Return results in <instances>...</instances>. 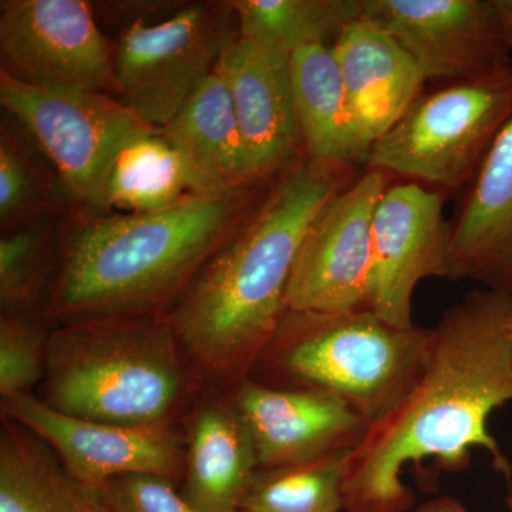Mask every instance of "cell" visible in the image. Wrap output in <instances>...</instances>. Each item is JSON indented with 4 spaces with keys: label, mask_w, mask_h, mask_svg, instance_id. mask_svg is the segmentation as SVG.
Listing matches in <instances>:
<instances>
[{
    "label": "cell",
    "mask_w": 512,
    "mask_h": 512,
    "mask_svg": "<svg viewBox=\"0 0 512 512\" xmlns=\"http://www.w3.org/2000/svg\"><path fill=\"white\" fill-rule=\"evenodd\" d=\"M353 167L301 161L271 181L168 318L198 375L241 384L274 339L309 225L355 181Z\"/></svg>",
    "instance_id": "3"
},
{
    "label": "cell",
    "mask_w": 512,
    "mask_h": 512,
    "mask_svg": "<svg viewBox=\"0 0 512 512\" xmlns=\"http://www.w3.org/2000/svg\"><path fill=\"white\" fill-rule=\"evenodd\" d=\"M359 19L397 40L426 80L467 82L512 69L495 0H360Z\"/></svg>",
    "instance_id": "11"
},
{
    "label": "cell",
    "mask_w": 512,
    "mask_h": 512,
    "mask_svg": "<svg viewBox=\"0 0 512 512\" xmlns=\"http://www.w3.org/2000/svg\"><path fill=\"white\" fill-rule=\"evenodd\" d=\"M269 184L197 192L163 210L73 217L62 227L43 318L57 326L170 315Z\"/></svg>",
    "instance_id": "2"
},
{
    "label": "cell",
    "mask_w": 512,
    "mask_h": 512,
    "mask_svg": "<svg viewBox=\"0 0 512 512\" xmlns=\"http://www.w3.org/2000/svg\"><path fill=\"white\" fill-rule=\"evenodd\" d=\"M511 333L512 293L477 289L443 313L412 386L346 457V512L409 510L404 467L433 460L458 473L474 448L511 483L510 460L488 427L512 402Z\"/></svg>",
    "instance_id": "1"
},
{
    "label": "cell",
    "mask_w": 512,
    "mask_h": 512,
    "mask_svg": "<svg viewBox=\"0 0 512 512\" xmlns=\"http://www.w3.org/2000/svg\"><path fill=\"white\" fill-rule=\"evenodd\" d=\"M495 6H497L498 16H500L501 26H503L505 42H507L512 57V0H495Z\"/></svg>",
    "instance_id": "30"
},
{
    "label": "cell",
    "mask_w": 512,
    "mask_h": 512,
    "mask_svg": "<svg viewBox=\"0 0 512 512\" xmlns=\"http://www.w3.org/2000/svg\"><path fill=\"white\" fill-rule=\"evenodd\" d=\"M74 205L56 168L9 116L0 121V227L63 218Z\"/></svg>",
    "instance_id": "23"
},
{
    "label": "cell",
    "mask_w": 512,
    "mask_h": 512,
    "mask_svg": "<svg viewBox=\"0 0 512 512\" xmlns=\"http://www.w3.org/2000/svg\"><path fill=\"white\" fill-rule=\"evenodd\" d=\"M511 372H512V333H511Z\"/></svg>",
    "instance_id": "31"
},
{
    "label": "cell",
    "mask_w": 512,
    "mask_h": 512,
    "mask_svg": "<svg viewBox=\"0 0 512 512\" xmlns=\"http://www.w3.org/2000/svg\"><path fill=\"white\" fill-rule=\"evenodd\" d=\"M5 419L32 431L80 483L99 488L113 478L184 474L183 440L173 426L138 427L69 416L30 394L2 399Z\"/></svg>",
    "instance_id": "12"
},
{
    "label": "cell",
    "mask_w": 512,
    "mask_h": 512,
    "mask_svg": "<svg viewBox=\"0 0 512 512\" xmlns=\"http://www.w3.org/2000/svg\"><path fill=\"white\" fill-rule=\"evenodd\" d=\"M291 74L305 157L336 167L367 164L372 147L353 117L333 47L296 50L291 55Z\"/></svg>",
    "instance_id": "19"
},
{
    "label": "cell",
    "mask_w": 512,
    "mask_h": 512,
    "mask_svg": "<svg viewBox=\"0 0 512 512\" xmlns=\"http://www.w3.org/2000/svg\"><path fill=\"white\" fill-rule=\"evenodd\" d=\"M512 120V69L421 94L370 150V168L456 190L473 181Z\"/></svg>",
    "instance_id": "6"
},
{
    "label": "cell",
    "mask_w": 512,
    "mask_h": 512,
    "mask_svg": "<svg viewBox=\"0 0 512 512\" xmlns=\"http://www.w3.org/2000/svg\"><path fill=\"white\" fill-rule=\"evenodd\" d=\"M258 470L254 441L234 402L208 403L194 413L183 494L195 510L238 511Z\"/></svg>",
    "instance_id": "18"
},
{
    "label": "cell",
    "mask_w": 512,
    "mask_h": 512,
    "mask_svg": "<svg viewBox=\"0 0 512 512\" xmlns=\"http://www.w3.org/2000/svg\"><path fill=\"white\" fill-rule=\"evenodd\" d=\"M50 332L37 312H2L0 396L30 394L45 379Z\"/></svg>",
    "instance_id": "27"
},
{
    "label": "cell",
    "mask_w": 512,
    "mask_h": 512,
    "mask_svg": "<svg viewBox=\"0 0 512 512\" xmlns=\"http://www.w3.org/2000/svg\"><path fill=\"white\" fill-rule=\"evenodd\" d=\"M99 491L110 512H198L173 480L153 474L113 478Z\"/></svg>",
    "instance_id": "28"
},
{
    "label": "cell",
    "mask_w": 512,
    "mask_h": 512,
    "mask_svg": "<svg viewBox=\"0 0 512 512\" xmlns=\"http://www.w3.org/2000/svg\"><path fill=\"white\" fill-rule=\"evenodd\" d=\"M235 512H255V511L244 510V508H241V510H238V511H235Z\"/></svg>",
    "instance_id": "32"
},
{
    "label": "cell",
    "mask_w": 512,
    "mask_h": 512,
    "mask_svg": "<svg viewBox=\"0 0 512 512\" xmlns=\"http://www.w3.org/2000/svg\"><path fill=\"white\" fill-rule=\"evenodd\" d=\"M0 512H110L45 441L5 419L0 436Z\"/></svg>",
    "instance_id": "21"
},
{
    "label": "cell",
    "mask_w": 512,
    "mask_h": 512,
    "mask_svg": "<svg viewBox=\"0 0 512 512\" xmlns=\"http://www.w3.org/2000/svg\"><path fill=\"white\" fill-rule=\"evenodd\" d=\"M353 117L370 147L421 96L426 77L389 33L357 19L333 43Z\"/></svg>",
    "instance_id": "17"
},
{
    "label": "cell",
    "mask_w": 512,
    "mask_h": 512,
    "mask_svg": "<svg viewBox=\"0 0 512 512\" xmlns=\"http://www.w3.org/2000/svg\"><path fill=\"white\" fill-rule=\"evenodd\" d=\"M0 62L39 89L117 94L114 43L83 0H2Z\"/></svg>",
    "instance_id": "10"
},
{
    "label": "cell",
    "mask_w": 512,
    "mask_h": 512,
    "mask_svg": "<svg viewBox=\"0 0 512 512\" xmlns=\"http://www.w3.org/2000/svg\"><path fill=\"white\" fill-rule=\"evenodd\" d=\"M238 39L232 2L192 3L154 23L130 20L114 42L116 97L164 128Z\"/></svg>",
    "instance_id": "7"
},
{
    "label": "cell",
    "mask_w": 512,
    "mask_h": 512,
    "mask_svg": "<svg viewBox=\"0 0 512 512\" xmlns=\"http://www.w3.org/2000/svg\"><path fill=\"white\" fill-rule=\"evenodd\" d=\"M198 375L168 316L50 330L43 402L121 426H171Z\"/></svg>",
    "instance_id": "4"
},
{
    "label": "cell",
    "mask_w": 512,
    "mask_h": 512,
    "mask_svg": "<svg viewBox=\"0 0 512 512\" xmlns=\"http://www.w3.org/2000/svg\"><path fill=\"white\" fill-rule=\"evenodd\" d=\"M451 224L444 195L407 181L390 184L372 228L370 309L399 328H412L413 293L423 279L446 278Z\"/></svg>",
    "instance_id": "13"
},
{
    "label": "cell",
    "mask_w": 512,
    "mask_h": 512,
    "mask_svg": "<svg viewBox=\"0 0 512 512\" xmlns=\"http://www.w3.org/2000/svg\"><path fill=\"white\" fill-rule=\"evenodd\" d=\"M160 130L187 161L202 191L256 185L227 84L217 73L208 76L177 116Z\"/></svg>",
    "instance_id": "20"
},
{
    "label": "cell",
    "mask_w": 512,
    "mask_h": 512,
    "mask_svg": "<svg viewBox=\"0 0 512 512\" xmlns=\"http://www.w3.org/2000/svg\"><path fill=\"white\" fill-rule=\"evenodd\" d=\"M202 191L187 161L160 128L124 144L111 164L100 211L163 210Z\"/></svg>",
    "instance_id": "22"
},
{
    "label": "cell",
    "mask_w": 512,
    "mask_h": 512,
    "mask_svg": "<svg viewBox=\"0 0 512 512\" xmlns=\"http://www.w3.org/2000/svg\"><path fill=\"white\" fill-rule=\"evenodd\" d=\"M3 113L56 168L80 212H99L111 164L124 144L156 130L117 97L29 86L0 72Z\"/></svg>",
    "instance_id": "8"
},
{
    "label": "cell",
    "mask_w": 512,
    "mask_h": 512,
    "mask_svg": "<svg viewBox=\"0 0 512 512\" xmlns=\"http://www.w3.org/2000/svg\"><path fill=\"white\" fill-rule=\"evenodd\" d=\"M348 454H330L295 466L259 468L241 508L255 512H345Z\"/></svg>",
    "instance_id": "25"
},
{
    "label": "cell",
    "mask_w": 512,
    "mask_h": 512,
    "mask_svg": "<svg viewBox=\"0 0 512 512\" xmlns=\"http://www.w3.org/2000/svg\"><path fill=\"white\" fill-rule=\"evenodd\" d=\"M392 177L386 171L367 167L320 208L293 265L286 311L370 309L373 218Z\"/></svg>",
    "instance_id": "9"
},
{
    "label": "cell",
    "mask_w": 512,
    "mask_h": 512,
    "mask_svg": "<svg viewBox=\"0 0 512 512\" xmlns=\"http://www.w3.org/2000/svg\"><path fill=\"white\" fill-rule=\"evenodd\" d=\"M254 441L259 468L295 466L345 453L367 424L339 397L313 389L245 380L234 399Z\"/></svg>",
    "instance_id": "15"
},
{
    "label": "cell",
    "mask_w": 512,
    "mask_h": 512,
    "mask_svg": "<svg viewBox=\"0 0 512 512\" xmlns=\"http://www.w3.org/2000/svg\"><path fill=\"white\" fill-rule=\"evenodd\" d=\"M232 6L242 39L288 55L335 43L360 16V0H232Z\"/></svg>",
    "instance_id": "24"
},
{
    "label": "cell",
    "mask_w": 512,
    "mask_h": 512,
    "mask_svg": "<svg viewBox=\"0 0 512 512\" xmlns=\"http://www.w3.org/2000/svg\"><path fill=\"white\" fill-rule=\"evenodd\" d=\"M215 73L227 84L255 184L271 183L305 160L291 55L239 36Z\"/></svg>",
    "instance_id": "14"
},
{
    "label": "cell",
    "mask_w": 512,
    "mask_h": 512,
    "mask_svg": "<svg viewBox=\"0 0 512 512\" xmlns=\"http://www.w3.org/2000/svg\"><path fill=\"white\" fill-rule=\"evenodd\" d=\"M429 338L430 328H399L372 309L286 311L254 372L269 386L333 394L369 427L412 386Z\"/></svg>",
    "instance_id": "5"
},
{
    "label": "cell",
    "mask_w": 512,
    "mask_h": 512,
    "mask_svg": "<svg viewBox=\"0 0 512 512\" xmlns=\"http://www.w3.org/2000/svg\"><path fill=\"white\" fill-rule=\"evenodd\" d=\"M446 278L512 293V120L485 156L451 224Z\"/></svg>",
    "instance_id": "16"
},
{
    "label": "cell",
    "mask_w": 512,
    "mask_h": 512,
    "mask_svg": "<svg viewBox=\"0 0 512 512\" xmlns=\"http://www.w3.org/2000/svg\"><path fill=\"white\" fill-rule=\"evenodd\" d=\"M416 512H470L464 507L463 503L457 500L454 497H444L436 498V500L427 501V503L421 504L419 508H417Z\"/></svg>",
    "instance_id": "29"
},
{
    "label": "cell",
    "mask_w": 512,
    "mask_h": 512,
    "mask_svg": "<svg viewBox=\"0 0 512 512\" xmlns=\"http://www.w3.org/2000/svg\"><path fill=\"white\" fill-rule=\"evenodd\" d=\"M346 512V511H345Z\"/></svg>",
    "instance_id": "33"
},
{
    "label": "cell",
    "mask_w": 512,
    "mask_h": 512,
    "mask_svg": "<svg viewBox=\"0 0 512 512\" xmlns=\"http://www.w3.org/2000/svg\"><path fill=\"white\" fill-rule=\"evenodd\" d=\"M62 218L32 222L0 237L2 312L42 313L55 275Z\"/></svg>",
    "instance_id": "26"
}]
</instances>
